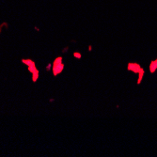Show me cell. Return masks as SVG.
<instances>
[{
  "mask_svg": "<svg viewBox=\"0 0 157 157\" xmlns=\"http://www.w3.org/2000/svg\"><path fill=\"white\" fill-rule=\"evenodd\" d=\"M64 69V64L62 63V58L61 56H59L54 62V66H53V73L55 75L60 74Z\"/></svg>",
  "mask_w": 157,
  "mask_h": 157,
  "instance_id": "1",
  "label": "cell"
},
{
  "mask_svg": "<svg viewBox=\"0 0 157 157\" xmlns=\"http://www.w3.org/2000/svg\"><path fill=\"white\" fill-rule=\"evenodd\" d=\"M141 69H142V67L140 66V64L136 63V62H129L127 65V70L134 74H138Z\"/></svg>",
  "mask_w": 157,
  "mask_h": 157,
  "instance_id": "2",
  "label": "cell"
},
{
  "mask_svg": "<svg viewBox=\"0 0 157 157\" xmlns=\"http://www.w3.org/2000/svg\"><path fill=\"white\" fill-rule=\"evenodd\" d=\"M24 62L25 63H26L27 65H28V68L30 69V71L33 73V80L34 81H36L37 80V78H38V71L35 69V65H34V63L31 61V60H24Z\"/></svg>",
  "mask_w": 157,
  "mask_h": 157,
  "instance_id": "3",
  "label": "cell"
},
{
  "mask_svg": "<svg viewBox=\"0 0 157 157\" xmlns=\"http://www.w3.org/2000/svg\"><path fill=\"white\" fill-rule=\"evenodd\" d=\"M156 70H157V59L154 60H151L149 65V71L151 74H154Z\"/></svg>",
  "mask_w": 157,
  "mask_h": 157,
  "instance_id": "4",
  "label": "cell"
},
{
  "mask_svg": "<svg viewBox=\"0 0 157 157\" xmlns=\"http://www.w3.org/2000/svg\"><path fill=\"white\" fill-rule=\"evenodd\" d=\"M137 75H138V77H137V81H136V83H137V85H140V84H141V82H142V80H143L144 75H145V71H144V69L142 68V69L139 71V73H138Z\"/></svg>",
  "mask_w": 157,
  "mask_h": 157,
  "instance_id": "5",
  "label": "cell"
},
{
  "mask_svg": "<svg viewBox=\"0 0 157 157\" xmlns=\"http://www.w3.org/2000/svg\"><path fill=\"white\" fill-rule=\"evenodd\" d=\"M74 56H75L76 59H81V58H82V55H81L80 53H75Z\"/></svg>",
  "mask_w": 157,
  "mask_h": 157,
  "instance_id": "6",
  "label": "cell"
}]
</instances>
